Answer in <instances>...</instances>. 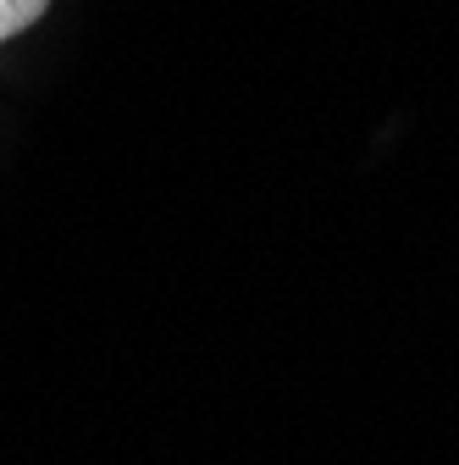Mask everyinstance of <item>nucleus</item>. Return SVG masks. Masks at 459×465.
<instances>
[{"label":"nucleus","mask_w":459,"mask_h":465,"mask_svg":"<svg viewBox=\"0 0 459 465\" xmlns=\"http://www.w3.org/2000/svg\"><path fill=\"white\" fill-rule=\"evenodd\" d=\"M50 12V0H0V39H12L23 28H34Z\"/></svg>","instance_id":"nucleus-1"}]
</instances>
